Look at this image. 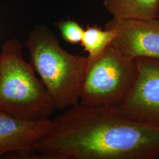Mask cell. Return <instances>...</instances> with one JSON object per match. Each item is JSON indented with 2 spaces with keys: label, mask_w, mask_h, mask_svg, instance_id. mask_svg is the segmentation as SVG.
Returning <instances> with one entry per match:
<instances>
[{
  "label": "cell",
  "mask_w": 159,
  "mask_h": 159,
  "mask_svg": "<svg viewBox=\"0 0 159 159\" xmlns=\"http://www.w3.org/2000/svg\"><path fill=\"white\" fill-rule=\"evenodd\" d=\"M63 40L70 44H80L84 29L74 20H61L55 23Z\"/></svg>",
  "instance_id": "obj_10"
},
{
  "label": "cell",
  "mask_w": 159,
  "mask_h": 159,
  "mask_svg": "<svg viewBox=\"0 0 159 159\" xmlns=\"http://www.w3.org/2000/svg\"><path fill=\"white\" fill-rule=\"evenodd\" d=\"M116 35L113 29L102 30L97 25L87 26L80 44L84 51L88 52L87 58L91 60L100 55L111 45Z\"/></svg>",
  "instance_id": "obj_9"
},
{
  "label": "cell",
  "mask_w": 159,
  "mask_h": 159,
  "mask_svg": "<svg viewBox=\"0 0 159 159\" xmlns=\"http://www.w3.org/2000/svg\"><path fill=\"white\" fill-rule=\"evenodd\" d=\"M105 29L116 31L111 46L121 54L134 59L159 60V18L121 20L113 17Z\"/></svg>",
  "instance_id": "obj_6"
},
{
  "label": "cell",
  "mask_w": 159,
  "mask_h": 159,
  "mask_svg": "<svg viewBox=\"0 0 159 159\" xmlns=\"http://www.w3.org/2000/svg\"><path fill=\"white\" fill-rule=\"evenodd\" d=\"M35 72L24 59L20 41H6L0 52L1 111L25 121L50 119L56 108Z\"/></svg>",
  "instance_id": "obj_3"
},
{
  "label": "cell",
  "mask_w": 159,
  "mask_h": 159,
  "mask_svg": "<svg viewBox=\"0 0 159 159\" xmlns=\"http://www.w3.org/2000/svg\"><path fill=\"white\" fill-rule=\"evenodd\" d=\"M30 63L45 85L56 108L65 110L79 103L87 58L63 49L51 29L38 25L25 42Z\"/></svg>",
  "instance_id": "obj_2"
},
{
  "label": "cell",
  "mask_w": 159,
  "mask_h": 159,
  "mask_svg": "<svg viewBox=\"0 0 159 159\" xmlns=\"http://www.w3.org/2000/svg\"><path fill=\"white\" fill-rule=\"evenodd\" d=\"M136 60L139 69L136 83L118 107L131 117L159 128V60Z\"/></svg>",
  "instance_id": "obj_5"
},
{
  "label": "cell",
  "mask_w": 159,
  "mask_h": 159,
  "mask_svg": "<svg viewBox=\"0 0 159 159\" xmlns=\"http://www.w3.org/2000/svg\"><path fill=\"white\" fill-rule=\"evenodd\" d=\"M51 120L25 121L0 110V157L32 148L48 131Z\"/></svg>",
  "instance_id": "obj_7"
},
{
  "label": "cell",
  "mask_w": 159,
  "mask_h": 159,
  "mask_svg": "<svg viewBox=\"0 0 159 159\" xmlns=\"http://www.w3.org/2000/svg\"><path fill=\"white\" fill-rule=\"evenodd\" d=\"M87 61L80 104L120 106L136 83L139 73L136 59L121 54L111 45L98 57Z\"/></svg>",
  "instance_id": "obj_4"
},
{
  "label": "cell",
  "mask_w": 159,
  "mask_h": 159,
  "mask_svg": "<svg viewBox=\"0 0 159 159\" xmlns=\"http://www.w3.org/2000/svg\"><path fill=\"white\" fill-rule=\"evenodd\" d=\"M31 149L58 159H159V128L118 106L79 103L51 120Z\"/></svg>",
  "instance_id": "obj_1"
},
{
  "label": "cell",
  "mask_w": 159,
  "mask_h": 159,
  "mask_svg": "<svg viewBox=\"0 0 159 159\" xmlns=\"http://www.w3.org/2000/svg\"><path fill=\"white\" fill-rule=\"evenodd\" d=\"M103 4L106 10L117 19L159 18V0H104Z\"/></svg>",
  "instance_id": "obj_8"
}]
</instances>
